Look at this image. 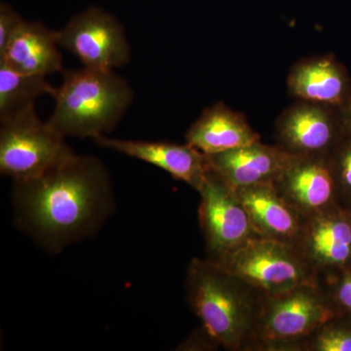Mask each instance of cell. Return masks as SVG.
Returning <instances> with one entry per match:
<instances>
[{"label":"cell","instance_id":"obj_1","mask_svg":"<svg viewBox=\"0 0 351 351\" xmlns=\"http://www.w3.org/2000/svg\"><path fill=\"white\" fill-rule=\"evenodd\" d=\"M13 182L16 226L53 255L94 237L114 212L110 173L95 156L75 152L38 177Z\"/></svg>","mask_w":351,"mask_h":351},{"label":"cell","instance_id":"obj_2","mask_svg":"<svg viewBox=\"0 0 351 351\" xmlns=\"http://www.w3.org/2000/svg\"><path fill=\"white\" fill-rule=\"evenodd\" d=\"M184 288L201 326L221 348L253 350L260 292L208 258L191 261Z\"/></svg>","mask_w":351,"mask_h":351},{"label":"cell","instance_id":"obj_3","mask_svg":"<svg viewBox=\"0 0 351 351\" xmlns=\"http://www.w3.org/2000/svg\"><path fill=\"white\" fill-rule=\"evenodd\" d=\"M47 123L64 138H96L112 132L125 114L133 90L114 71L83 68L64 71L52 95Z\"/></svg>","mask_w":351,"mask_h":351},{"label":"cell","instance_id":"obj_4","mask_svg":"<svg viewBox=\"0 0 351 351\" xmlns=\"http://www.w3.org/2000/svg\"><path fill=\"white\" fill-rule=\"evenodd\" d=\"M338 313L326 289L315 283L261 294L252 351H304L307 339Z\"/></svg>","mask_w":351,"mask_h":351},{"label":"cell","instance_id":"obj_5","mask_svg":"<svg viewBox=\"0 0 351 351\" xmlns=\"http://www.w3.org/2000/svg\"><path fill=\"white\" fill-rule=\"evenodd\" d=\"M73 154L36 107L0 120V172L13 181L38 177Z\"/></svg>","mask_w":351,"mask_h":351},{"label":"cell","instance_id":"obj_6","mask_svg":"<svg viewBox=\"0 0 351 351\" xmlns=\"http://www.w3.org/2000/svg\"><path fill=\"white\" fill-rule=\"evenodd\" d=\"M218 263L261 294L317 284L295 245L276 240L255 237Z\"/></svg>","mask_w":351,"mask_h":351},{"label":"cell","instance_id":"obj_7","mask_svg":"<svg viewBox=\"0 0 351 351\" xmlns=\"http://www.w3.org/2000/svg\"><path fill=\"white\" fill-rule=\"evenodd\" d=\"M198 219L206 258L219 263L255 237L250 219L237 191L211 168L197 189Z\"/></svg>","mask_w":351,"mask_h":351},{"label":"cell","instance_id":"obj_8","mask_svg":"<svg viewBox=\"0 0 351 351\" xmlns=\"http://www.w3.org/2000/svg\"><path fill=\"white\" fill-rule=\"evenodd\" d=\"M295 246L324 287L351 267V214L338 204L306 217Z\"/></svg>","mask_w":351,"mask_h":351},{"label":"cell","instance_id":"obj_9","mask_svg":"<svg viewBox=\"0 0 351 351\" xmlns=\"http://www.w3.org/2000/svg\"><path fill=\"white\" fill-rule=\"evenodd\" d=\"M60 47L75 55L85 68L114 71L130 63L123 27L108 14L89 9L57 32Z\"/></svg>","mask_w":351,"mask_h":351},{"label":"cell","instance_id":"obj_10","mask_svg":"<svg viewBox=\"0 0 351 351\" xmlns=\"http://www.w3.org/2000/svg\"><path fill=\"white\" fill-rule=\"evenodd\" d=\"M345 136L339 108L298 101L274 125L276 145L293 156H327Z\"/></svg>","mask_w":351,"mask_h":351},{"label":"cell","instance_id":"obj_11","mask_svg":"<svg viewBox=\"0 0 351 351\" xmlns=\"http://www.w3.org/2000/svg\"><path fill=\"white\" fill-rule=\"evenodd\" d=\"M329 156H292L274 180L277 191L304 217L339 204L338 186Z\"/></svg>","mask_w":351,"mask_h":351},{"label":"cell","instance_id":"obj_12","mask_svg":"<svg viewBox=\"0 0 351 351\" xmlns=\"http://www.w3.org/2000/svg\"><path fill=\"white\" fill-rule=\"evenodd\" d=\"M100 147L140 159L160 168L176 180L184 182L197 191L204 180L207 157L193 145L170 142L120 140L100 135L93 138Z\"/></svg>","mask_w":351,"mask_h":351},{"label":"cell","instance_id":"obj_13","mask_svg":"<svg viewBox=\"0 0 351 351\" xmlns=\"http://www.w3.org/2000/svg\"><path fill=\"white\" fill-rule=\"evenodd\" d=\"M287 88L289 95L298 101L339 108L351 97V77L332 54L307 57L291 68Z\"/></svg>","mask_w":351,"mask_h":351},{"label":"cell","instance_id":"obj_14","mask_svg":"<svg viewBox=\"0 0 351 351\" xmlns=\"http://www.w3.org/2000/svg\"><path fill=\"white\" fill-rule=\"evenodd\" d=\"M258 237L295 245L306 217L277 191L274 182L235 189Z\"/></svg>","mask_w":351,"mask_h":351},{"label":"cell","instance_id":"obj_15","mask_svg":"<svg viewBox=\"0 0 351 351\" xmlns=\"http://www.w3.org/2000/svg\"><path fill=\"white\" fill-rule=\"evenodd\" d=\"M292 156L278 145L262 141L206 156L209 167L234 189L274 182Z\"/></svg>","mask_w":351,"mask_h":351},{"label":"cell","instance_id":"obj_16","mask_svg":"<svg viewBox=\"0 0 351 351\" xmlns=\"http://www.w3.org/2000/svg\"><path fill=\"white\" fill-rule=\"evenodd\" d=\"M262 141L243 113L223 103L208 107L186 134V143L202 154H219Z\"/></svg>","mask_w":351,"mask_h":351},{"label":"cell","instance_id":"obj_17","mask_svg":"<svg viewBox=\"0 0 351 351\" xmlns=\"http://www.w3.org/2000/svg\"><path fill=\"white\" fill-rule=\"evenodd\" d=\"M59 48L57 32L50 31L40 23L24 21L0 54V62L23 73L47 76L63 71Z\"/></svg>","mask_w":351,"mask_h":351},{"label":"cell","instance_id":"obj_18","mask_svg":"<svg viewBox=\"0 0 351 351\" xmlns=\"http://www.w3.org/2000/svg\"><path fill=\"white\" fill-rule=\"evenodd\" d=\"M54 89L46 76L23 73L0 62V120L36 107L39 97L52 96Z\"/></svg>","mask_w":351,"mask_h":351},{"label":"cell","instance_id":"obj_19","mask_svg":"<svg viewBox=\"0 0 351 351\" xmlns=\"http://www.w3.org/2000/svg\"><path fill=\"white\" fill-rule=\"evenodd\" d=\"M339 314L307 339L304 351H351V327L341 322Z\"/></svg>","mask_w":351,"mask_h":351},{"label":"cell","instance_id":"obj_20","mask_svg":"<svg viewBox=\"0 0 351 351\" xmlns=\"http://www.w3.org/2000/svg\"><path fill=\"white\" fill-rule=\"evenodd\" d=\"M332 170L341 196H351V135L343 136L330 154Z\"/></svg>","mask_w":351,"mask_h":351},{"label":"cell","instance_id":"obj_21","mask_svg":"<svg viewBox=\"0 0 351 351\" xmlns=\"http://www.w3.org/2000/svg\"><path fill=\"white\" fill-rule=\"evenodd\" d=\"M339 313L351 314V267L324 287Z\"/></svg>","mask_w":351,"mask_h":351},{"label":"cell","instance_id":"obj_22","mask_svg":"<svg viewBox=\"0 0 351 351\" xmlns=\"http://www.w3.org/2000/svg\"><path fill=\"white\" fill-rule=\"evenodd\" d=\"M23 23L24 20L15 11L2 4L0 8V54L5 50Z\"/></svg>","mask_w":351,"mask_h":351},{"label":"cell","instance_id":"obj_23","mask_svg":"<svg viewBox=\"0 0 351 351\" xmlns=\"http://www.w3.org/2000/svg\"><path fill=\"white\" fill-rule=\"evenodd\" d=\"M219 348L221 346L212 338L211 335L200 325L186 341L178 346L177 350H218Z\"/></svg>","mask_w":351,"mask_h":351},{"label":"cell","instance_id":"obj_24","mask_svg":"<svg viewBox=\"0 0 351 351\" xmlns=\"http://www.w3.org/2000/svg\"><path fill=\"white\" fill-rule=\"evenodd\" d=\"M339 112L345 134L351 135V97L345 105L339 108Z\"/></svg>","mask_w":351,"mask_h":351}]
</instances>
